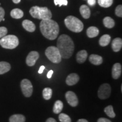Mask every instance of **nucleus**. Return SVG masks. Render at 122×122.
<instances>
[{
  "label": "nucleus",
  "instance_id": "c9c22d12",
  "mask_svg": "<svg viewBox=\"0 0 122 122\" xmlns=\"http://www.w3.org/2000/svg\"><path fill=\"white\" fill-rule=\"evenodd\" d=\"M44 69H45V66H41L40 67V69L39 70V71H38L39 74H42V73L43 72Z\"/></svg>",
  "mask_w": 122,
  "mask_h": 122
},
{
  "label": "nucleus",
  "instance_id": "b1692460",
  "mask_svg": "<svg viewBox=\"0 0 122 122\" xmlns=\"http://www.w3.org/2000/svg\"><path fill=\"white\" fill-rule=\"evenodd\" d=\"M63 104L62 102L60 100H57L54 103V107H53V112L55 114H59L61 112L63 109Z\"/></svg>",
  "mask_w": 122,
  "mask_h": 122
},
{
  "label": "nucleus",
  "instance_id": "5701e85b",
  "mask_svg": "<svg viewBox=\"0 0 122 122\" xmlns=\"http://www.w3.org/2000/svg\"><path fill=\"white\" fill-rule=\"evenodd\" d=\"M103 23L105 27L107 28H112L115 25V22L111 17L106 16L103 20Z\"/></svg>",
  "mask_w": 122,
  "mask_h": 122
},
{
  "label": "nucleus",
  "instance_id": "a211bd4d",
  "mask_svg": "<svg viewBox=\"0 0 122 122\" xmlns=\"http://www.w3.org/2000/svg\"><path fill=\"white\" fill-rule=\"evenodd\" d=\"M99 34V30L97 27L92 26L89 27L86 30V35L89 38L97 37Z\"/></svg>",
  "mask_w": 122,
  "mask_h": 122
},
{
  "label": "nucleus",
  "instance_id": "f03ea898",
  "mask_svg": "<svg viewBox=\"0 0 122 122\" xmlns=\"http://www.w3.org/2000/svg\"><path fill=\"white\" fill-rule=\"evenodd\" d=\"M40 28L42 35L50 40L56 39L59 34L58 24L51 19L42 20L40 24Z\"/></svg>",
  "mask_w": 122,
  "mask_h": 122
},
{
  "label": "nucleus",
  "instance_id": "4468645a",
  "mask_svg": "<svg viewBox=\"0 0 122 122\" xmlns=\"http://www.w3.org/2000/svg\"><path fill=\"white\" fill-rule=\"evenodd\" d=\"M111 46L114 51L115 52H118L121 50L122 47V40L120 38H115L113 40Z\"/></svg>",
  "mask_w": 122,
  "mask_h": 122
},
{
  "label": "nucleus",
  "instance_id": "6e6552de",
  "mask_svg": "<svg viewBox=\"0 0 122 122\" xmlns=\"http://www.w3.org/2000/svg\"><path fill=\"white\" fill-rule=\"evenodd\" d=\"M111 86L109 84L105 83L102 84L98 91V96L101 100L108 98L111 94Z\"/></svg>",
  "mask_w": 122,
  "mask_h": 122
},
{
  "label": "nucleus",
  "instance_id": "20e7f679",
  "mask_svg": "<svg viewBox=\"0 0 122 122\" xmlns=\"http://www.w3.org/2000/svg\"><path fill=\"white\" fill-rule=\"evenodd\" d=\"M65 24L68 30L74 32H80L84 28L83 23L81 21L75 16L71 15L65 18Z\"/></svg>",
  "mask_w": 122,
  "mask_h": 122
},
{
  "label": "nucleus",
  "instance_id": "f257e3e1",
  "mask_svg": "<svg viewBox=\"0 0 122 122\" xmlns=\"http://www.w3.org/2000/svg\"><path fill=\"white\" fill-rule=\"evenodd\" d=\"M57 48L59 50L61 57L68 59L72 56L75 45L70 36L67 35H62L58 39Z\"/></svg>",
  "mask_w": 122,
  "mask_h": 122
},
{
  "label": "nucleus",
  "instance_id": "393cba45",
  "mask_svg": "<svg viewBox=\"0 0 122 122\" xmlns=\"http://www.w3.org/2000/svg\"><path fill=\"white\" fill-rule=\"evenodd\" d=\"M52 89L50 88H45L42 91V96L43 98L46 100H49L51 98L52 96Z\"/></svg>",
  "mask_w": 122,
  "mask_h": 122
},
{
  "label": "nucleus",
  "instance_id": "4c0bfd02",
  "mask_svg": "<svg viewBox=\"0 0 122 122\" xmlns=\"http://www.w3.org/2000/svg\"><path fill=\"white\" fill-rule=\"evenodd\" d=\"M77 122H88L86 119H79L77 120Z\"/></svg>",
  "mask_w": 122,
  "mask_h": 122
},
{
  "label": "nucleus",
  "instance_id": "7ed1b4c3",
  "mask_svg": "<svg viewBox=\"0 0 122 122\" xmlns=\"http://www.w3.org/2000/svg\"><path fill=\"white\" fill-rule=\"evenodd\" d=\"M30 14L33 18L41 20L50 19L52 17L51 11L46 7L33 6L30 10Z\"/></svg>",
  "mask_w": 122,
  "mask_h": 122
},
{
  "label": "nucleus",
  "instance_id": "dca6fc26",
  "mask_svg": "<svg viewBox=\"0 0 122 122\" xmlns=\"http://www.w3.org/2000/svg\"><path fill=\"white\" fill-rule=\"evenodd\" d=\"M88 57V53L86 50H82L79 51L76 54V61L79 63H83L86 60Z\"/></svg>",
  "mask_w": 122,
  "mask_h": 122
},
{
  "label": "nucleus",
  "instance_id": "2eb2a0df",
  "mask_svg": "<svg viewBox=\"0 0 122 122\" xmlns=\"http://www.w3.org/2000/svg\"><path fill=\"white\" fill-rule=\"evenodd\" d=\"M89 60L92 64L96 66L101 65L103 62V59L102 57L97 54H91L89 56Z\"/></svg>",
  "mask_w": 122,
  "mask_h": 122
},
{
  "label": "nucleus",
  "instance_id": "58836bf2",
  "mask_svg": "<svg viewBox=\"0 0 122 122\" xmlns=\"http://www.w3.org/2000/svg\"><path fill=\"white\" fill-rule=\"evenodd\" d=\"M20 1L21 0H13V2L14 3H15V4H19V3L20 2Z\"/></svg>",
  "mask_w": 122,
  "mask_h": 122
},
{
  "label": "nucleus",
  "instance_id": "72a5a7b5",
  "mask_svg": "<svg viewBox=\"0 0 122 122\" xmlns=\"http://www.w3.org/2000/svg\"><path fill=\"white\" fill-rule=\"evenodd\" d=\"M88 4L89 5L91 6H93L95 5L96 3V0H87Z\"/></svg>",
  "mask_w": 122,
  "mask_h": 122
},
{
  "label": "nucleus",
  "instance_id": "c756f323",
  "mask_svg": "<svg viewBox=\"0 0 122 122\" xmlns=\"http://www.w3.org/2000/svg\"><path fill=\"white\" fill-rule=\"evenodd\" d=\"M115 14L119 17H122V6L119 5L115 9Z\"/></svg>",
  "mask_w": 122,
  "mask_h": 122
},
{
  "label": "nucleus",
  "instance_id": "423d86ee",
  "mask_svg": "<svg viewBox=\"0 0 122 122\" xmlns=\"http://www.w3.org/2000/svg\"><path fill=\"white\" fill-rule=\"evenodd\" d=\"M45 56L54 63H59L61 62L62 57L59 50L56 46H51L48 47L45 50Z\"/></svg>",
  "mask_w": 122,
  "mask_h": 122
},
{
  "label": "nucleus",
  "instance_id": "9b49d317",
  "mask_svg": "<svg viewBox=\"0 0 122 122\" xmlns=\"http://www.w3.org/2000/svg\"><path fill=\"white\" fill-rule=\"evenodd\" d=\"M79 80V76L77 74L75 73H72L70 74L67 77L66 80V83L68 85L72 86V85H75L77 83Z\"/></svg>",
  "mask_w": 122,
  "mask_h": 122
},
{
  "label": "nucleus",
  "instance_id": "ea45409f",
  "mask_svg": "<svg viewBox=\"0 0 122 122\" xmlns=\"http://www.w3.org/2000/svg\"><path fill=\"white\" fill-rule=\"evenodd\" d=\"M5 19L4 18H3V19H2V21H5Z\"/></svg>",
  "mask_w": 122,
  "mask_h": 122
},
{
  "label": "nucleus",
  "instance_id": "39448f33",
  "mask_svg": "<svg viewBox=\"0 0 122 122\" xmlns=\"http://www.w3.org/2000/svg\"><path fill=\"white\" fill-rule=\"evenodd\" d=\"M0 45L5 49H13L19 45V40L15 35H6L0 40Z\"/></svg>",
  "mask_w": 122,
  "mask_h": 122
},
{
  "label": "nucleus",
  "instance_id": "bb28decb",
  "mask_svg": "<svg viewBox=\"0 0 122 122\" xmlns=\"http://www.w3.org/2000/svg\"><path fill=\"white\" fill-rule=\"evenodd\" d=\"M98 3L100 6L107 8L112 5L113 0H98Z\"/></svg>",
  "mask_w": 122,
  "mask_h": 122
},
{
  "label": "nucleus",
  "instance_id": "6ab92c4d",
  "mask_svg": "<svg viewBox=\"0 0 122 122\" xmlns=\"http://www.w3.org/2000/svg\"><path fill=\"white\" fill-rule=\"evenodd\" d=\"M11 69V66L8 62H0V75L5 74Z\"/></svg>",
  "mask_w": 122,
  "mask_h": 122
},
{
  "label": "nucleus",
  "instance_id": "f704fd0d",
  "mask_svg": "<svg viewBox=\"0 0 122 122\" xmlns=\"http://www.w3.org/2000/svg\"><path fill=\"white\" fill-rule=\"evenodd\" d=\"M53 74V70H50V71L48 72V74H47V77H48V79H50L51 76H52Z\"/></svg>",
  "mask_w": 122,
  "mask_h": 122
},
{
  "label": "nucleus",
  "instance_id": "1a4fd4ad",
  "mask_svg": "<svg viewBox=\"0 0 122 122\" xmlns=\"http://www.w3.org/2000/svg\"><path fill=\"white\" fill-rule=\"evenodd\" d=\"M67 101L70 106L72 107H76L78 105L79 101L77 96L74 92L72 91L67 92L65 94Z\"/></svg>",
  "mask_w": 122,
  "mask_h": 122
},
{
  "label": "nucleus",
  "instance_id": "ddd939ff",
  "mask_svg": "<svg viewBox=\"0 0 122 122\" xmlns=\"http://www.w3.org/2000/svg\"><path fill=\"white\" fill-rule=\"evenodd\" d=\"M22 25L25 30L30 32H33L36 30V26L35 24L30 20L25 19L23 21Z\"/></svg>",
  "mask_w": 122,
  "mask_h": 122
},
{
  "label": "nucleus",
  "instance_id": "cd10ccee",
  "mask_svg": "<svg viewBox=\"0 0 122 122\" xmlns=\"http://www.w3.org/2000/svg\"><path fill=\"white\" fill-rule=\"evenodd\" d=\"M59 120L61 122H71V119L69 116L64 113L59 114Z\"/></svg>",
  "mask_w": 122,
  "mask_h": 122
},
{
  "label": "nucleus",
  "instance_id": "473e14b6",
  "mask_svg": "<svg viewBox=\"0 0 122 122\" xmlns=\"http://www.w3.org/2000/svg\"><path fill=\"white\" fill-rule=\"evenodd\" d=\"M97 122H111L110 120L108 119L105 118H100L98 119Z\"/></svg>",
  "mask_w": 122,
  "mask_h": 122
},
{
  "label": "nucleus",
  "instance_id": "9d476101",
  "mask_svg": "<svg viewBox=\"0 0 122 122\" xmlns=\"http://www.w3.org/2000/svg\"><path fill=\"white\" fill-rule=\"evenodd\" d=\"M39 58V54L36 51H32L26 58V63L28 66H33Z\"/></svg>",
  "mask_w": 122,
  "mask_h": 122
},
{
  "label": "nucleus",
  "instance_id": "412c9836",
  "mask_svg": "<svg viewBox=\"0 0 122 122\" xmlns=\"http://www.w3.org/2000/svg\"><path fill=\"white\" fill-rule=\"evenodd\" d=\"M25 118L22 114H14L9 118V122H25Z\"/></svg>",
  "mask_w": 122,
  "mask_h": 122
},
{
  "label": "nucleus",
  "instance_id": "f8f14e48",
  "mask_svg": "<svg viewBox=\"0 0 122 122\" xmlns=\"http://www.w3.org/2000/svg\"><path fill=\"white\" fill-rule=\"evenodd\" d=\"M122 65L120 63H115L112 68V76L114 79H118L121 76Z\"/></svg>",
  "mask_w": 122,
  "mask_h": 122
},
{
  "label": "nucleus",
  "instance_id": "aec40b11",
  "mask_svg": "<svg viewBox=\"0 0 122 122\" xmlns=\"http://www.w3.org/2000/svg\"><path fill=\"white\" fill-rule=\"evenodd\" d=\"M111 41V37L109 35H104L101 36L99 40V44L101 46H106L109 45Z\"/></svg>",
  "mask_w": 122,
  "mask_h": 122
},
{
  "label": "nucleus",
  "instance_id": "a878e982",
  "mask_svg": "<svg viewBox=\"0 0 122 122\" xmlns=\"http://www.w3.org/2000/svg\"><path fill=\"white\" fill-rule=\"evenodd\" d=\"M104 111L105 113L106 114V115L110 117V118H114L115 117V114L114 111L113 107L111 106V105H109V106L105 107Z\"/></svg>",
  "mask_w": 122,
  "mask_h": 122
},
{
  "label": "nucleus",
  "instance_id": "f3484780",
  "mask_svg": "<svg viewBox=\"0 0 122 122\" xmlns=\"http://www.w3.org/2000/svg\"><path fill=\"white\" fill-rule=\"evenodd\" d=\"M80 13L84 19H88L91 16V10L88 6L85 5H81L80 7Z\"/></svg>",
  "mask_w": 122,
  "mask_h": 122
},
{
  "label": "nucleus",
  "instance_id": "2f4dec72",
  "mask_svg": "<svg viewBox=\"0 0 122 122\" xmlns=\"http://www.w3.org/2000/svg\"><path fill=\"white\" fill-rule=\"evenodd\" d=\"M5 16V10L2 7H0V22L2 20Z\"/></svg>",
  "mask_w": 122,
  "mask_h": 122
},
{
  "label": "nucleus",
  "instance_id": "7c9ffc66",
  "mask_svg": "<svg viewBox=\"0 0 122 122\" xmlns=\"http://www.w3.org/2000/svg\"><path fill=\"white\" fill-rule=\"evenodd\" d=\"M7 30L5 27H0V39L7 35Z\"/></svg>",
  "mask_w": 122,
  "mask_h": 122
},
{
  "label": "nucleus",
  "instance_id": "0eeeda50",
  "mask_svg": "<svg viewBox=\"0 0 122 122\" xmlns=\"http://www.w3.org/2000/svg\"><path fill=\"white\" fill-rule=\"evenodd\" d=\"M20 87L23 94L26 97H30L33 93V86L31 82L28 79H24L22 80Z\"/></svg>",
  "mask_w": 122,
  "mask_h": 122
},
{
  "label": "nucleus",
  "instance_id": "c85d7f7f",
  "mask_svg": "<svg viewBox=\"0 0 122 122\" xmlns=\"http://www.w3.org/2000/svg\"><path fill=\"white\" fill-rule=\"evenodd\" d=\"M54 4L56 6H59L61 7V6H67L68 4L67 0H54Z\"/></svg>",
  "mask_w": 122,
  "mask_h": 122
},
{
  "label": "nucleus",
  "instance_id": "e433bc0d",
  "mask_svg": "<svg viewBox=\"0 0 122 122\" xmlns=\"http://www.w3.org/2000/svg\"><path fill=\"white\" fill-rule=\"evenodd\" d=\"M46 122H56V120H55L54 118H48V119L46 120Z\"/></svg>",
  "mask_w": 122,
  "mask_h": 122
},
{
  "label": "nucleus",
  "instance_id": "4be33fe9",
  "mask_svg": "<svg viewBox=\"0 0 122 122\" xmlns=\"http://www.w3.org/2000/svg\"><path fill=\"white\" fill-rule=\"evenodd\" d=\"M10 15L14 19H20L24 15V13L19 9H14L10 13Z\"/></svg>",
  "mask_w": 122,
  "mask_h": 122
}]
</instances>
